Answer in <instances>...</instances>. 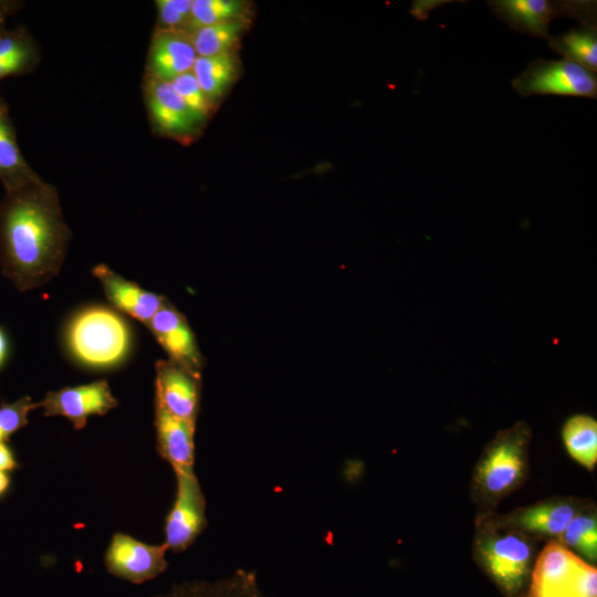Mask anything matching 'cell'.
Listing matches in <instances>:
<instances>
[{
    "label": "cell",
    "mask_w": 597,
    "mask_h": 597,
    "mask_svg": "<svg viewBox=\"0 0 597 597\" xmlns=\"http://www.w3.org/2000/svg\"><path fill=\"white\" fill-rule=\"evenodd\" d=\"M34 60V48L24 31H0V78L25 72Z\"/></svg>",
    "instance_id": "obj_25"
},
{
    "label": "cell",
    "mask_w": 597,
    "mask_h": 597,
    "mask_svg": "<svg viewBox=\"0 0 597 597\" xmlns=\"http://www.w3.org/2000/svg\"><path fill=\"white\" fill-rule=\"evenodd\" d=\"M158 450L175 472L193 471L195 422L179 419L156 406Z\"/></svg>",
    "instance_id": "obj_17"
},
{
    "label": "cell",
    "mask_w": 597,
    "mask_h": 597,
    "mask_svg": "<svg viewBox=\"0 0 597 597\" xmlns=\"http://www.w3.org/2000/svg\"><path fill=\"white\" fill-rule=\"evenodd\" d=\"M8 356V339L6 333L0 327V369L2 368Z\"/></svg>",
    "instance_id": "obj_32"
},
{
    "label": "cell",
    "mask_w": 597,
    "mask_h": 597,
    "mask_svg": "<svg viewBox=\"0 0 597 597\" xmlns=\"http://www.w3.org/2000/svg\"><path fill=\"white\" fill-rule=\"evenodd\" d=\"M175 473L177 493L166 519L165 545L174 552H181L206 526V502L193 471Z\"/></svg>",
    "instance_id": "obj_9"
},
{
    "label": "cell",
    "mask_w": 597,
    "mask_h": 597,
    "mask_svg": "<svg viewBox=\"0 0 597 597\" xmlns=\"http://www.w3.org/2000/svg\"><path fill=\"white\" fill-rule=\"evenodd\" d=\"M586 563L597 562V509L594 501L584 506L566 525L558 540Z\"/></svg>",
    "instance_id": "obj_21"
},
{
    "label": "cell",
    "mask_w": 597,
    "mask_h": 597,
    "mask_svg": "<svg viewBox=\"0 0 597 597\" xmlns=\"http://www.w3.org/2000/svg\"><path fill=\"white\" fill-rule=\"evenodd\" d=\"M494 514L475 519L473 561L502 597H523L540 553L538 541L499 523Z\"/></svg>",
    "instance_id": "obj_3"
},
{
    "label": "cell",
    "mask_w": 597,
    "mask_h": 597,
    "mask_svg": "<svg viewBox=\"0 0 597 597\" xmlns=\"http://www.w3.org/2000/svg\"><path fill=\"white\" fill-rule=\"evenodd\" d=\"M591 500L552 496L517 507L507 514H494L496 521L536 541H557L569 521Z\"/></svg>",
    "instance_id": "obj_8"
},
{
    "label": "cell",
    "mask_w": 597,
    "mask_h": 597,
    "mask_svg": "<svg viewBox=\"0 0 597 597\" xmlns=\"http://www.w3.org/2000/svg\"><path fill=\"white\" fill-rule=\"evenodd\" d=\"M38 178L20 150L8 105L0 96V182L9 190Z\"/></svg>",
    "instance_id": "obj_19"
},
{
    "label": "cell",
    "mask_w": 597,
    "mask_h": 597,
    "mask_svg": "<svg viewBox=\"0 0 597 597\" xmlns=\"http://www.w3.org/2000/svg\"><path fill=\"white\" fill-rule=\"evenodd\" d=\"M130 331L114 310L92 305L69 323L66 344L72 356L91 368H109L124 360L130 348Z\"/></svg>",
    "instance_id": "obj_4"
},
{
    "label": "cell",
    "mask_w": 597,
    "mask_h": 597,
    "mask_svg": "<svg viewBox=\"0 0 597 597\" xmlns=\"http://www.w3.org/2000/svg\"><path fill=\"white\" fill-rule=\"evenodd\" d=\"M9 482V475L7 472L0 471V495L7 491Z\"/></svg>",
    "instance_id": "obj_33"
},
{
    "label": "cell",
    "mask_w": 597,
    "mask_h": 597,
    "mask_svg": "<svg viewBox=\"0 0 597 597\" xmlns=\"http://www.w3.org/2000/svg\"><path fill=\"white\" fill-rule=\"evenodd\" d=\"M70 239L53 185L40 177L4 190L0 200V264L19 291L42 286L59 273Z\"/></svg>",
    "instance_id": "obj_1"
},
{
    "label": "cell",
    "mask_w": 597,
    "mask_h": 597,
    "mask_svg": "<svg viewBox=\"0 0 597 597\" xmlns=\"http://www.w3.org/2000/svg\"><path fill=\"white\" fill-rule=\"evenodd\" d=\"M156 406L196 423L200 399V374L172 362L156 363Z\"/></svg>",
    "instance_id": "obj_13"
},
{
    "label": "cell",
    "mask_w": 597,
    "mask_h": 597,
    "mask_svg": "<svg viewBox=\"0 0 597 597\" xmlns=\"http://www.w3.org/2000/svg\"><path fill=\"white\" fill-rule=\"evenodd\" d=\"M197 57L190 33L157 29L149 48L147 74L170 83L191 71Z\"/></svg>",
    "instance_id": "obj_15"
},
{
    "label": "cell",
    "mask_w": 597,
    "mask_h": 597,
    "mask_svg": "<svg viewBox=\"0 0 597 597\" xmlns=\"http://www.w3.org/2000/svg\"><path fill=\"white\" fill-rule=\"evenodd\" d=\"M147 327L170 360L200 374L202 358L195 335L185 315L174 305L166 300Z\"/></svg>",
    "instance_id": "obj_14"
},
{
    "label": "cell",
    "mask_w": 597,
    "mask_h": 597,
    "mask_svg": "<svg viewBox=\"0 0 597 597\" xmlns=\"http://www.w3.org/2000/svg\"><path fill=\"white\" fill-rule=\"evenodd\" d=\"M531 439V427L517 421L498 431L484 447L470 481V499L476 505V519L494 514L500 502L524 484L530 468Z\"/></svg>",
    "instance_id": "obj_2"
},
{
    "label": "cell",
    "mask_w": 597,
    "mask_h": 597,
    "mask_svg": "<svg viewBox=\"0 0 597 597\" xmlns=\"http://www.w3.org/2000/svg\"><path fill=\"white\" fill-rule=\"evenodd\" d=\"M156 597H269L253 570L238 569L216 580L184 582Z\"/></svg>",
    "instance_id": "obj_18"
},
{
    "label": "cell",
    "mask_w": 597,
    "mask_h": 597,
    "mask_svg": "<svg viewBox=\"0 0 597 597\" xmlns=\"http://www.w3.org/2000/svg\"><path fill=\"white\" fill-rule=\"evenodd\" d=\"M145 97L150 121L159 134L182 143L198 135L203 124L170 83L147 74Z\"/></svg>",
    "instance_id": "obj_10"
},
{
    "label": "cell",
    "mask_w": 597,
    "mask_h": 597,
    "mask_svg": "<svg viewBox=\"0 0 597 597\" xmlns=\"http://www.w3.org/2000/svg\"><path fill=\"white\" fill-rule=\"evenodd\" d=\"M29 396H24L12 404L0 406V441L4 442L19 429L28 423V413L38 408Z\"/></svg>",
    "instance_id": "obj_28"
},
{
    "label": "cell",
    "mask_w": 597,
    "mask_h": 597,
    "mask_svg": "<svg viewBox=\"0 0 597 597\" xmlns=\"http://www.w3.org/2000/svg\"><path fill=\"white\" fill-rule=\"evenodd\" d=\"M158 29L186 31L192 0H157ZM187 32V31H186Z\"/></svg>",
    "instance_id": "obj_29"
},
{
    "label": "cell",
    "mask_w": 597,
    "mask_h": 597,
    "mask_svg": "<svg viewBox=\"0 0 597 597\" xmlns=\"http://www.w3.org/2000/svg\"><path fill=\"white\" fill-rule=\"evenodd\" d=\"M15 467L17 462L10 448L4 442L0 441V471L7 472Z\"/></svg>",
    "instance_id": "obj_30"
},
{
    "label": "cell",
    "mask_w": 597,
    "mask_h": 597,
    "mask_svg": "<svg viewBox=\"0 0 597 597\" xmlns=\"http://www.w3.org/2000/svg\"><path fill=\"white\" fill-rule=\"evenodd\" d=\"M493 14L519 33L547 40L548 25L557 17L597 24V2L591 0H489Z\"/></svg>",
    "instance_id": "obj_6"
},
{
    "label": "cell",
    "mask_w": 597,
    "mask_h": 597,
    "mask_svg": "<svg viewBox=\"0 0 597 597\" xmlns=\"http://www.w3.org/2000/svg\"><path fill=\"white\" fill-rule=\"evenodd\" d=\"M38 406L44 409L45 416H63L73 423L75 429H82L90 416L105 415L117 406V400L107 381L102 379L87 385L49 391Z\"/></svg>",
    "instance_id": "obj_12"
},
{
    "label": "cell",
    "mask_w": 597,
    "mask_h": 597,
    "mask_svg": "<svg viewBox=\"0 0 597 597\" xmlns=\"http://www.w3.org/2000/svg\"><path fill=\"white\" fill-rule=\"evenodd\" d=\"M250 22L249 18L228 20L200 28L190 33L198 56H211L235 51L237 43Z\"/></svg>",
    "instance_id": "obj_24"
},
{
    "label": "cell",
    "mask_w": 597,
    "mask_h": 597,
    "mask_svg": "<svg viewBox=\"0 0 597 597\" xmlns=\"http://www.w3.org/2000/svg\"><path fill=\"white\" fill-rule=\"evenodd\" d=\"M250 4L240 0H192L190 19L186 31H193L214 23L247 18Z\"/></svg>",
    "instance_id": "obj_26"
},
{
    "label": "cell",
    "mask_w": 597,
    "mask_h": 597,
    "mask_svg": "<svg viewBox=\"0 0 597 597\" xmlns=\"http://www.w3.org/2000/svg\"><path fill=\"white\" fill-rule=\"evenodd\" d=\"M562 438L569 455L593 471L597 462V421L594 417L577 413L563 425Z\"/></svg>",
    "instance_id": "obj_22"
},
{
    "label": "cell",
    "mask_w": 597,
    "mask_h": 597,
    "mask_svg": "<svg viewBox=\"0 0 597 597\" xmlns=\"http://www.w3.org/2000/svg\"><path fill=\"white\" fill-rule=\"evenodd\" d=\"M14 7L15 2L13 1L0 0V31H2L3 24Z\"/></svg>",
    "instance_id": "obj_31"
},
{
    "label": "cell",
    "mask_w": 597,
    "mask_h": 597,
    "mask_svg": "<svg viewBox=\"0 0 597 597\" xmlns=\"http://www.w3.org/2000/svg\"><path fill=\"white\" fill-rule=\"evenodd\" d=\"M240 70L241 64L235 51L198 56L192 67L201 90L214 107L237 81Z\"/></svg>",
    "instance_id": "obj_20"
},
{
    "label": "cell",
    "mask_w": 597,
    "mask_h": 597,
    "mask_svg": "<svg viewBox=\"0 0 597 597\" xmlns=\"http://www.w3.org/2000/svg\"><path fill=\"white\" fill-rule=\"evenodd\" d=\"M163 545H149L125 534H116L105 554L107 570L122 579L142 584L157 577L167 568Z\"/></svg>",
    "instance_id": "obj_11"
},
{
    "label": "cell",
    "mask_w": 597,
    "mask_h": 597,
    "mask_svg": "<svg viewBox=\"0 0 597 597\" xmlns=\"http://www.w3.org/2000/svg\"><path fill=\"white\" fill-rule=\"evenodd\" d=\"M523 597H597V568L558 541L540 551Z\"/></svg>",
    "instance_id": "obj_5"
},
{
    "label": "cell",
    "mask_w": 597,
    "mask_h": 597,
    "mask_svg": "<svg viewBox=\"0 0 597 597\" xmlns=\"http://www.w3.org/2000/svg\"><path fill=\"white\" fill-rule=\"evenodd\" d=\"M170 85L197 118L205 124L214 111V106L201 90L192 70L177 76Z\"/></svg>",
    "instance_id": "obj_27"
},
{
    "label": "cell",
    "mask_w": 597,
    "mask_h": 597,
    "mask_svg": "<svg viewBox=\"0 0 597 597\" xmlns=\"http://www.w3.org/2000/svg\"><path fill=\"white\" fill-rule=\"evenodd\" d=\"M92 273L101 282L105 295L115 308L145 325L166 301L164 296L144 290L103 263L96 265Z\"/></svg>",
    "instance_id": "obj_16"
},
{
    "label": "cell",
    "mask_w": 597,
    "mask_h": 597,
    "mask_svg": "<svg viewBox=\"0 0 597 597\" xmlns=\"http://www.w3.org/2000/svg\"><path fill=\"white\" fill-rule=\"evenodd\" d=\"M519 95H563L597 98V72L562 59H536L511 82Z\"/></svg>",
    "instance_id": "obj_7"
},
{
    "label": "cell",
    "mask_w": 597,
    "mask_h": 597,
    "mask_svg": "<svg viewBox=\"0 0 597 597\" xmlns=\"http://www.w3.org/2000/svg\"><path fill=\"white\" fill-rule=\"evenodd\" d=\"M546 41L563 59L597 72V24H584L549 36Z\"/></svg>",
    "instance_id": "obj_23"
}]
</instances>
